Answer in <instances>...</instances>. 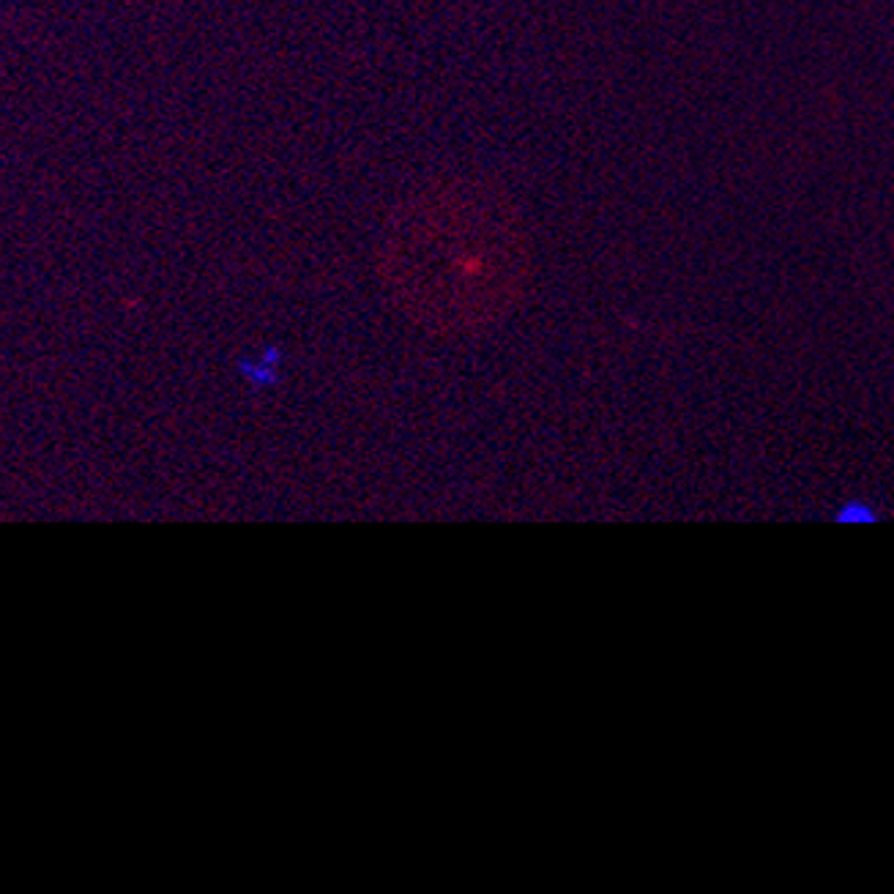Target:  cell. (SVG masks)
<instances>
[{
  "mask_svg": "<svg viewBox=\"0 0 894 894\" xmlns=\"http://www.w3.org/2000/svg\"><path fill=\"white\" fill-rule=\"evenodd\" d=\"M389 304L441 340L482 337L523 307L536 277L534 236L504 186L438 175L391 208L375 249Z\"/></svg>",
  "mask_w": 894,
  "mask_h": 894,
  "instance_id": "cell-1",
  "label": "cell"
}]
</instances>
